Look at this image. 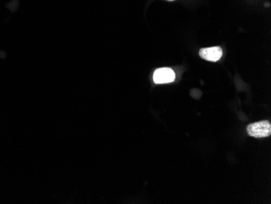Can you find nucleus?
<instances>
[{"instance_id": "nucleus-1", "label": "nucleus", "mask_w": 271, "mask_h": 204, "mask_svg": "<svg viewBox=\"0 0 271 204\" xmlns=\"http://www.w3.org/2000/svg\"><path fill=\"white\" fill-rule=\"evenodd\" d=\"M247 132L251 137L256 138L269 137L271 135V123L268 121H263L250 124L247 127Z\"/></svg>"}, {"instance_id": "nucleus-2", "label": "nucleus", "mask_w": 271, "mask_h": 204, "mask_svg": "<svg viewBox=\"0 0 271 204\" xmlns=\"http://www.w3.org/2000/svg\"><path fill=\"white\" fill-rule=\"evenodd\" d=\"M176 80V73L170 68H161L153 73V81L156 84L171 83Z\"/></svg>"}, {"instance_id": "nucleus-3", "label": "nucleus", "mask_w": 271, "mask_h": 204, "mask_svg": "<svg viewBox=\"0 0 271 204\" xmlns=\"http://www.w3.org/2000/svg\"><path fill=\"white\" fill-rule=\"evenodd\" d=\"M199 55L202 59L206 61L216 62L222 58L223 50L219 47H209L200 50Z\"/></svg>"}, {"instance_id": "nucleus-4", "label": "nucleus", "mask_w": 271, "mask_h": 204, "mask_svg": "<svg viewBox=\"0 0 271 204\" xmlns=\"http://www.w3.org/2000/svg\"><path fill=\"white\" fill-rule=\"evenodd\" d=\"M265 7H270V3H265Z\"/></svg>"}, {"instance_id": "nucleus-5", "label": "nucleus", "mask_w": 271, "mask_h": 204, "mask_svg": "<svg viewBox=\"0 0 271 204\" xmlns=\"http://www.w3.org/2000/svg\"><path fill=\"white\" fill-rule=\"evenodd\" d=\"M167 1H170V2H172V1H175V0H167Z\"/></svg>"}]
</instances>
